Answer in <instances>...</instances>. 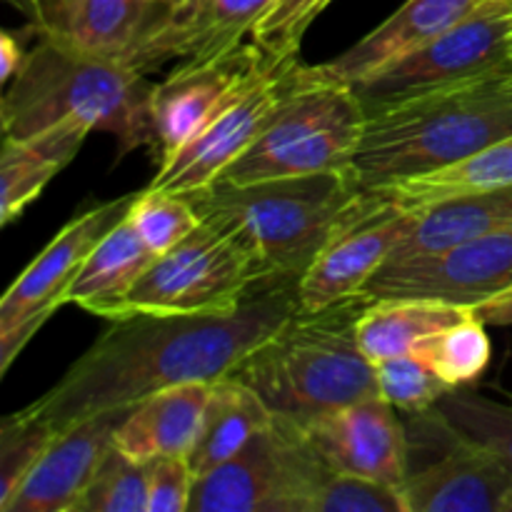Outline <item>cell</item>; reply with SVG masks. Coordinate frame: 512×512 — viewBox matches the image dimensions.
<instances>
[{
  "instance_id": "38",
  "label": "cell",
  "mask_w": 512,
  "mask_h": 512,
  "mask_svg": "<svg viewBox=\"0 0 512 512\" xmlns=\"http://www.w3.org/2000/svg\"><path fill=\"white\" fill-rule=\"evenodd\" d=\"M485 325H512V285L475 308Z\"/></svg>"
},
{
  "instance_id": "32",
  "label": "cell",
  "mask_w": 512,
  "mask_h": 512,
  "mask_svg": "<svg viewBox=\"0 0 512 512\" xmlns=\"http://www.w3.org/2000/svg\"><path fill=\"white\" fill-rule=\"evenodd\" d=\"M373 368L375 380H378V393L405 415L433 410L440 403V398L453 390L413 353L378 360V363H373Z\"/></svg>"
},
{
  "instance_id": "30",
  "label": "cell",
  "mask_w": 512,
  "mask_h": 512,
  "mask_svg": "<svg viewBox=\"0 0 512 512\" xmlns=\"http://www.w3.org/2000/svg\"><path fill=\"white\" fill-rule=\"evenodd\" d=\"M150 463L110 445L75 512H148Z\"/></svg>"
},
{
  "instance_id": "10",
  "label": "cell",
  "mask_w": 512,
  "mask_h": 512,
  "mask_svg": "<svg viewBox=\"0 0 512 512\" xmlns=\"http://www.w3.org/2000/svg\"><path fill=\"white\" fill-rule=\"evenodd\" d=\"M408 443L433 450L410 463L400 493L408 512H500L512 485L503 460L463 438L438 410L408 415Z\"/></svg>"
},
{
  "instance_id": "42",
  "label": "cell",
  "mask_w": 512,
  "mask_h": 512,
  "mask_svg": "<svg viewBox=\"0 0 512 512\" xmlns=\"http://www.w3.org/2000/svg\"><path fill=\"white\" fill-rule=\"evenodd\" d=\"M510 83H512V70H510Z\"/></svg>"
},
{
  "instance_id": "18",
  "label": "cell",
  "mask_w": 512,
  "mask_h": 512,
  "mask_svg": "<svg viewBox=\"0 0 512 512\" xmlns=\"http://www.w3.org/2000/svg\"><path fill=\"white\" fill-rule=\"evenodd\" d=\"M275 0H175L140 48L135 70L148 73L168 60L198 63L243 45Z\"/></svg>"
},
{
  "instance_id": "37",
  "label": "cell",
  "mask_w": 512,
  "mask_h": 512,
  "mask_svg": "<svg viewBox=\"0 0 512 512\" xmlns=\"http://www.w3.org/2000/svg\"><path fill=\"white\" fill-rule=\"evenodd\" d=\"M25 58H28V53L23 50L20 40L15 38L13 33L5 30L3 38H0V80H3L5 85L18 75L20 65L25 63Z\"/></svg>"
},
{
  "instance_id": "35",
  "label": "cell",
  "mask_w": 512,
  "mask_h": 512,
  "mask_svg": "<svg viewBox=\"0 0 512 512\" xmlns=\"http://www.w3.org/2000/svg\"><path fill=\"white\" fill-rule=\"evenodd\" d=\"M315 512H408L400 488L358 478V475L333 473L323 485Z\"/></svg>"
},
{
  "instance_id": "8",
  "label": "cell",
  "mask_w": 512,
  "mask_h": 512,
  "mask_svg": "<svg viewBox=\"0 0 512 512\" xmlns=\"http://www.w3.org/2000/svg\"><path fill=\"white\" fill-rule=\"evenodd\" d=\"M268 280L258 260L230 230L203 220L193 233L150 263L110 320L125 315H225Z\"/></svg>"
},
{
  "instance_id": "40",
  "label": "cell",
  "mask_w": 512,
  "mask_h": 512,
  "mask_svg": "<svg viewBox=\"0 0 512 512\" xmlns=\"http://www.w3.org/2000/svg\"><path fill=\"white\" fill-rule=\"evenodd\" d=\"M150 3H155V5H163V8H168V5H173L175 0H150Z\"/></svg>"
},
{
  "instance_id": "39",
  "label": "cell",
  "mask_w": 512,
  "mask_h": 512,
  "mask_svg": "<svg viewBox=\"0 0 512 512\" xmlns=\"http://www.w3.org/2000/svg\"><path fill=\"white\" fill-rule=\"evenodd\" d=\"M500 512H512V485L508 488V493H505L503 508H500Z\"/></svg>"
},
{
  "instance_id": "34",
  "label": "cell",
  "mask_w": 512,
  "mask_h": 512,
  "mask_svg": "<svg viewBox=\"0 0 512 512\" xmlns=\"http://www.w3.org/2000/svg\"><path fill=\"white\" fill-rule=\"evenodd\" d=\"M333 0H275L255 23L253 43L275 63L298 60L305 33Z\"/></svg>"
},
{
  "instance_id": "5",
  "label": "cell",
  "mask_w": 512,
  "mask_h": 512,
  "mask_svg": "<svg viewBox=\"0 0 512 512\" xmlns=\"http://www.w3.org/2000/svg\"><path fill=\"white\" fill-rule=\"evenodd\" d=\"M360 195L350 173H318L248 185L218 180L190 203L200 218L230 230L265 278L300 283Z\"/></svg>"
},
{
  "instance_id": "27",
  "label": "cell",
  "mask_w": 512,
  "mask_h": 512,
  "mask_svg": "<svg viewBox=\"0 0 512 512\" xmlns=\"http://www.w3.org/2000/svg\"><path fill=\"white\" fill-rule=\"evenodd\" d=\"M498 185H512V135L488 145L463 163H455L450 168L435 170L428 175H418V178L388 183L383 188L365 190V193L383 195V198L403 205L405 210H418L450 198V195L498 188Z\"/></svg>"
},
{
  "instance_id": "6",
  "label": "cell",
  "mask_w": 512,
  "mask_h": 512,
  "mask_svg": "<svg viewBox=\"0 0 512 512\" xmlns=\"http://www.w3.org/2000/svg\"><path fill=\"white\" fill-rule=\"evenodd\" d=\"M365 120L368 113L353 85L325 75L320 65L298 63L275 113L220 183L350 173Z\"/></svg>"
},
{
  "instance_id": "4",
  "label": "cell",
  "mask_w": 512,
  "mask_h": 512,
  "mask_svg": "<svg viewBox=\"0 0 512 512\" xmlns=\"http://www.w3.org/2000/svg\"><path fill=\"white\" fill-rule=\"evenodd\" d=\"M153 85L120 60L95 58L40 38L3 95L5 138L28 140L68 120H83L118 140L120 155L153 148Z\"/></svg>"
},
{
  "instance_id": "41",
  "label": "cell",
  "mask_w": 512,
  "mask_h": 512,
  "mask_svg": "<svg viewBox=\"0 0 512 512\" xmlns=\"http://www.w3.org/2000/svg\"><path fill=\"white\" fill-rule=\"evenodd\" d=\"M18 3H23V5H25V8H28V10H30V8H33V5H35V3H38V0H18Z\"/></svg>"
},
{
  "instance_id": "22",
  "label": "cell",
  "mask_w": 512,
  "mask_h": 512,
  "mask_svg": "<svg viewBox=\"0 0 512 512\" xmlns=\"http://www.w3.org/2000/svg\"><path fill=\"white\" fill-rule=\"evenodd\" d=\"M500 230H512V185L450 195L438 203L413 210L408 233L390 260L438 253L450 245Z\"/></svg>"
},
{
  "instance_id": "13",
  "label": "cell",
  "mask_w": 512,
  "mask_h": 512,
  "mask_svg": "<svg viewBox=\"0 0 512 512\" xmlns=\"http://www.w3.org/2000/svg\"><path fill=\"white\" fill-rule=\"evenodd\" d=\"M275 65L255 43L198 63H180L163 83L153 85V153L158 165L183 148L218 113L238 100Z\"/></svg>"
},
{
  "instance_id": "3",
  "label": "cell",
  "mask_w": 512,
  "mask_h": 512,
  "mask_svg": "<svg viewBox=\"0 0 512 512\" xmlns=\"http://www.w3.org/2000/svg\"><path fill=\"white\" fill-rule=\"evenodd\" d=\"M368 293L320 310H295L233 375L255 388L273 413L300 425L378 393L375 368L358 340Z\"/></svg>"
},
{
  "instance_id": "12",
  "label": "cell",
  "mask_w": 512,
  "mask_h": 512,
  "mask_svg": "<svg viewBox=\"0 0 512 512\" xmlns=\"http://www.w3.org/2000/svg\"><path fill=\"white\" fill-rule=\"evenodd\" d=\"M512 285V230L450 245L438 253L388 260L363 293L383 298H430L478 308Z\"/></svg>"
},
{
  "instance_id": "23",
  "label": "cell",
  "mask_w": 512,
  "mask_h": 512,
  "mask_svg": "<svg viewBox=\"0 0 512 512\" xmlns=\"http://www.w3.org/2000/svg\"><path fill=\"white\" fill-rule=\"evenodd\" d=\"M93 133L83 120H68L28 140H3L0 153V223L8 225L38 198L45 185L75 158Z\"/></svg>"
},
{
  "instance_id": "31",
  "label": "cell",
  "mask_w": 512,
  "mask_h": 512,
  "mask_svg": "<svg viewBox=\"0 0 512 512\" xmlns=\"http://www.w3.org/2000/svg\"><path fill=\"white\" fill-rule=\"evenodd\" d=\"M128 220L155 255L178 245L203 223L190 198L153 185L143 193H135Z\"/></svg>"
},
{
  "instance_id": "25",
  "label": "cell",
  "mask_w": 512,
  "mask_h": 512,
  "mask_svg": "<svg viewBox=\"0 0 512 512\" xmlns=\"http://www.w3.org/2000/svg\"><path fill=\"white\" fill-rule=\"evenodd\" d=\"M155 258L158 255L135 233L125 215L103 235V240L80 265L78 275L65 293V305H80L85 313L110 320L120 300L133 290Z\"/></svg>"
},
{
  "instance_id": "29",
  "label": "cell",
  "mask_w": 512,
  "mask_h": 512,
  "mask_svg": "<svg viewBox=\"0 0 512 512\" xmlns=\"http://www.w3.org/2000/svg\"><path fill=\"white\" fill-rule=\"evenodd\" d=\"M435 410L463 438L483 445L495 458L503 460L505 468L512 473V403L465 390L463 385L445 393Z\"/></svg>"
},
{
  "instance_id": "28",
  "label": "cell",
  "mask_w": 512,
  "mask_h": 512,
  "mask_svg": "<svg viewBox=\"0 0 512 512\" xmlns=\"http://www.w3.org/2000/svg\"><path fill=\"white\" fill-rule=\"evenodd\" d=\"M410 353L423 360L450 388H463L485 373L493 348H490L488 325L478 318V313H473L460 323L425 335Z\"/></svg>"
},
{
  "instance_id": "11",
  "label": "cell",
  "mask_w": 512,
  "mask_h": 512,
  "mask_svg": "<svg viewBox=\"0 0 512 512\" xmlns=\"http://www.w3.org/2000/svg\"><path fill=\"white\" fill-rule=\"evenodd\" d=\"M135 193L70 220L48 248L18 275L0 300V375H5L45 320L65 305V293L95 245L128 215Z\"/></svg>"
},
{
  "instance_id": "20",
  "label": "cell",
  "mask_w": 512,
  "mask_h": 512,
  "mask_svg": "<svg viewBox=\"0 0 512 512\" xmlns=\"http://www.w3.org/2000/svg\"><path fill=\"white\" fill-rule=\"evenodd\" d=\"M483 0H408L360 43L320 65L325 75L353 85L415 53L473 13Z\"/></svg>"
},
{
  "instance_id": "14",
  "label": "cell",
  "mask_w": 512,
  "mask_h": 512,
  "mask_svg": "<svg viewBox=\"0 0 512 512\" xmlns=\"http://www.w3.org/2000/svg\"><path fill=\"white\" fill-rule=\"evenodd\" d=\"M413 210L383 195L365 193L345 215L298 283L300 310H320L363 293L373 275L393 258Z\"/></svg>"
},
{
  "instance_id": "7",
  "label": "cell",
  "mask_w": 512,
  "mask_h": 512,
  "mask_svg": "<svg viewBox=\"0 0 512 512\" xmlns=\"http://www.w3.org/2000/svg\"><path fill=\"white\" fill-rule=\"evenodd\" d=\"M333 473L303 425L275 413L238 455L195 480L190 512H315Z\"/></svg>"
},
{
  "instance_id": "33",
  "label": "cell",
  "mask_w": 512,
  "mask_h": 512,
  "mask_svg": "<svg viewBox=\"0 0 512 512\" xmlns=\"http://www.w3.org/2000/svg\"><path fill=\"white\" fill-rule=\"evenodd\" d=\"M58 433L48 425L38 423L33 418H25L23 413H13L3 420L0 428V512H5L13 495L28 478L30 470L40 460L53 438Z\"/></svg>"
},
{
  "instance_id": "2",
  "label": "cell",
  "mask_w": 512,
  "mask_h": 512,
  "mask_svg": "<svg viewBox=\"0 0 512 512\" xmlns=\"http://www.w3.org/2000/svg\"><path fill=\"white\" fill-rule=\"evenodd\" d=\"M510 70L368 110L350 168L358 188L450 168L512 135Z\"/></svg>"
},
{
  "instance_id": "15",
  "label": "cell",
  "mask_w": 512,
  "mask_h": 512,
  "mask_svg": "<svg viewBox=\"0 0 512 512\" xmlns=\"http://www.w3.org/2000/svg\"><path fill=\"white\" fill-rule=\"evenodd\" d=\"M298 63L300 60L275 63L258 83L250 85L223 113L215 115L195 138L163 160L150 185L193 198L218 183L225 170L253 145L265 128Z\"/></svg>"
},
{
  "instance_id": "24",
  "label": "cell",
  "mask_w": 512,
  "mask_h": 512,
  "mask_svg": "<svg viewBox=\"0 0 512 512\" xmlns=\"http://www.w3.org/2000/svg\"><path fill=\"white\" fill-rule=\"evenodd\" d=\"M273 415L258 390L250 388L238 375L215 380L198 435L188 453L195 478H203L238 455L260 430L268 428Z\"/></svg>"
},
{
  "instance_id": "21",
  "label": "cell",
  "mask_w": 512,
  "mask_h": 512,
  "mask_svg": "<svg viewBox=\"0 0 512 512\" xmlns=\"http://www.w3.org/2000/svg\"><path fill=\"white\" fill-rule=\"evenodd\" d=\"M213 383H185L158 390L135 403L115 428L113 445L140 463L185 455L198 435Z\"/></svg>"
},
{
  "instance_id": "19",
  "label": "cell",
  "mask_w": 512,
  "mask_h": 512,
  "mask_svg": "<svg viewBox=\"0 0 512 512\" xmlns=\"http://www.w3.org/2000/svg\"><path fill=\"white\" fill-rule=\"evenodd\" d=\"M130 408L93 415L55 435L5 512H75Z\"/></svg>"
},
{
  "instance_id": "9",
  "label": "cell",
  "mask_w": 512,
  "mask_h": 512,
  "mask_svg": "<svg viewBox=\"0 0 512 512\" xmlns=\"http://www.w3.org/2000/svg\"><path fill=\"white\" fill-rule=\"evenodd\" d=\"M512 68V0H483L460 23L353 83L365 113Z\"/></svg>"
},
{
  "instance_id": "36",
  "label": "cell",
  "mask_w": 512,
  "mask_h": 512,
  "mask_svg": "<svg viewBox=\"0 0 512 512\" xmlns=\"http://www.w3.org/2000/svg\"><path fill=\"white\" fill-rule=\"evenodd\" d=\"M195 480L185 455L150 460L148 512H190Z\"/></svg>"
},
{
  "instance_id": "16",
  "label": "cell",
  "mask_w": 512,
  "mask_h": 512,
  "mask_svg": "<svg viewBox=\"0 0 512 512\" xmlns=\"http://www.w3.org/2000/svg\"><path fill=\"white\" fill-rule=\"evenodd\" d=\"M310 443L335 473L400 488L408 475V430L383 395L355 400L303 425Z\"/></svg>"
},
{
  "instance_id": "17",
  "label": "cell",
  "mask_w": 512,
  "mask_h": 512,
  "mask_svg": "<svg viewBox=\"0 0 512 512\" xmlns=\"http://www.w3.org/2000/svg\"><path fill=\"white\" fill-rule=\"evenodd\" d=\"M163 10L150 0H38L30 13L40 38L135 68Z\"/></svg>"
},
{
  "instance_id": "26",
  "label": "cell",
  "mask_w": 512,
  "mask_h": 512,
  "mask_svg": "<svg viewBox=\"0 0 512 512\" xmlns=\"http://www.w3.org/2000/svg\"><path fill=\"white\" fill-rule=\"evenodd\" d=\"M475 308L430 298L373 300L358 320V340L370 363L405 355L425 335L470 318Z\"/></svg>"
},
{
  "instance_id": "1",
  "label": "cell",
  "mask_w": 512,
  "mask_h": 512,
  "mask_svg": "<svg viewBox=\"0 0 512 512\" xmlns=\"http://www.w3.org/2000/svg\"><path fill=\"white\" fill-rule=\"evenodd\" d=\"M300 310L295 280H263L225 315L138 313L110 320L58 385L20 413L63 433L108 410L130 408L158 390L215 383Z\"/></svg>"
}]
</instances>
